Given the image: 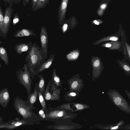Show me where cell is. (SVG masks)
<instances>
[{
  "mask_svg": "<svg viewBox=\"0 0 130 130\" xmlns=\"http://www.w3.org/2000/svg\"><path fill=\"white\" fill-rule=\"evenodd\" d=\"M47 56L48 54L43 52L35 42L32 44L27 51L25 60L32 78L35 77L34 71L46 60Z\"/></svg>",
  "mask_w": 130,
  "mask_h": 130,
  "instance_id": "cell-1",
  "label": "cell"
},
{
  "mask_svg": "<svg viewBox=\"0 0 130 130\" xmlns=\"http://www.w3.org/2000/svg\"><path fill=\"white\" fill-rule=\"evenodd\" d=\"M14 100L13 106L17 112L23 119L29 121V119L32 116V110L35 109V107L31 106L27 100L24 101L18 96Z\"/></svg>",
  "mask_w": 130,
  "mask_h": 130,
  "instance_id": "cell-2",
  "label": "cell"
},
{
  "mask_svg": "<svg viewBox=\"0 0 130 130\" xmlns=\"http://www.w3.org/2000/svg\"><path fill=\"white\" fill-rule=\"evenodd\" d=\"M107 94L113 104L120 110L127 113H130V107L124 98L115 89H110Z\"/></svg>",
  "mask_w": 130,
  "mask_h": 130,
  "instance_id": "cell-3",
  "label": "cell"
},
{
  "mask_svg": "<svg viewBox=\"0 0 130 130\" xmlns=\"http://www.w3.org/2000/svg\"><path fill=\"white\" fill-rule=\"evenodd\" d=\"M22 68L23 70L21 68L17 70L16 76L19 82L26 88L28 96L31 92V83L33 78L29 73L26 64L25 63Z\"/></svg>",
  "mask_w": 130,
  "mask_h": 130,
  "instance_id": "cell-4",
  "label": "cell"
},
{
  "mask_svg": "<svg viewBox=\"0 0 130 130\" xmlns=\"http://www.w3.org/2000/svg\"><path fill=\"white\" fill-rule=\"evenodd\" d=\"M60 89L57 88L54 83L50 80L45 90L44 97L47 101H58L60 98Z\"/></svg>",
  "mask_w": 130,
  "mask_h": 130,
  "instance_id": "cell-5",
  "label": "cell"
},
{
  "mask_svg": "<svg viewBox=\"0 0 130 130\" xmlns=\"http://www.w3.org/2000/svg\"><path fill=\"white\" fill-rule=\"evenodd\" d=\"M67 110L64 109L52 110L47 114H46V119H65L73 118L75 115H67Z\"/></svg>",
  "mask_w": 130,
  "mask_h": 130,
  "instance_id": "cell-6",
  "label": "cell"
},
{
  "mask_svg": "<svg viewBox=\"0 0 130 130\" xmlns=\"http://www.w3.org/2000/svg\"><path fill=\"white\" fill-rule=\"evenodd\" d=\"M69 90L68 91L78 93L81 91L84 85L82 80L75 76H73L67 81Z\"/></svg>",
  "mask_w": 130,
  "mask_h": 130,
  "instance_id": "cell-7",
  "label": "cell"
},
{
  "mask_svg": "<svg viewBox=\"0 0 130 130\" xmlns=\"http://www.w3.org/2000/svg\"><path fill=\"white\" fill-rule=\"evenodd\" d=\"M29 121L16 117L15 119L5 123L3 122L0 125V128L12 129L23 125L28 124Z\"/></svg>",
  "mask_w": 130,
  "mask_h": 130,
  "instance_id": "cell-8",
  "label": "cell"
},
{
  "mask_svg": "<svg viewBox=\"0 0 130 130\" xmlns=\"http://www.w3.org/2000/svg\"><path fill=\"white\" fill-rule=\"evenodd\" d=\"M11 8H7L5 11L2 29V36L5 38L7 34L11 23Z\"/></svg>",
  "mask_w": 130,
  "mask_h": 130,
  "instance_id": "cell-9",
  "label": "cell"
},
{
  "mask_svg": "<svg viewBox=\"0 0 130 130\" xmlns=\"http://www.w3.org/2000/svg\"><path fill=\"white\" fill-rule=\"evenodd\" d=\"M69 0H62L58 11V24L61 25L65 20Z\"/></svg>",
  "mask_w": 130,
  "mask_h": 130,
  "instance_id": "cell-10",
  "label": "cell"
},
{
  "mask_svg": "<svg viewBox=\"0 0 130 130\" xmlns=\"http://www.w3.org/2000/svg\"><path fill=\"white\" fill-rule=\"evenodd\" d=\"M40 37L41 50L43 52L48 54V35L46 29L44 26L41 28Z\"/></svg>",
  "mask_w": 130,
  "mask_h": 130,
  "instance_id": "cell-11",
  "label": "cell"
},
{
  "mask_svg": "<svg viewBox=\"0 0 130 130\" xmlns=\"http://www.w3.org/2000/svg\"><path fill=\"white\" fill-rule=\"evenodd\" d=\"M55 58V55L52 53H51L48 59L46 60L34 71V76L37 75L39 73L48 68L52 64Z\"/></svg>",
  "mask_w": 130,
  "mask_h": 130,
  "instance_id": "cell-12",
  "label": "cell"
},
{
  "mask_svg": "<svg viewBox=\"0 0 130 130\" xmlns=\"http://www.w3.org/2000/svg\"><path fill=\"white\" fill-rule=\"evenodd\" d=\"M10 96L8 89L5 88L0 91V105L6 108L10 100Z\"/></svg>",
  "mask_w": 130,
  "mask_h": 130,
  "instance_id": "cell-13",
  "label": "cell"
},
{
  "mask_svg": "<svg viewBox=\"0 0 130 130\" xmlns=\"http://www.w3.org/2000/svg\"><path fill=\"white\" fill-rule=\"evenodd\" d=\"M32 44L31 41L28 43H20L16 44L14 48L17 53L21 55L24 52L28 51Z\"/></svg>",
  "mask_w": 130,
  "mask_h": 130,
  "instance_id": "cell-14",
  "label": "cell"
},
{
  "mask_svg": "<svg viewBox=\"0 0 130 130\" xmlns=\"http://www.w3.org/2000/svg\"><path fill=\"white\" fill-rule=\"evenodd\" d=\"M36 34L30 29H23L17 31L14 35V37H19L29 36H36Z\"/></svg>",
  "mask_w": 130,
  "mask_h": 130,
  "instance_id": "cell-15",
  "label": "cell"
},
{
  "mask_svg": "<svg viewBox=\"0 0 130 130\" xmlns=\"http://www.w3.org/2000/svg\"><path fill=\"white\" fill-rule=\"evenodd\" d=\"M38 96V92L37 86L35 84V87L34 89V92L31 93L28 96H27L28 100H27L28 104L31 106L35 107L34 104L36 102Z\"/></svg>",
  "mask_w": 130,
  "mask_h": 130,
  "instance_id": "cell-16",
  "label": "cell"
},
{
  "mask_svg": "<svg viewBox=\"0 0 130 130\" xmlns=\"http://www.w3.org/2000/svg\"><path fill=\"white\" fill-rule=\"evenodd\" d=\"M51 80L54 83L56 88L61 87L62 85V82L59 77L57 74L56 70L55 68H54L53 70Z\"/></svg>",
  "mask_w": 130,
  "mask_h": 130,
  "instance_id": "cell-17",
  "label": "cell"
},
{
  "mask_svg": "<svg viewBox=\"0 0 130 130\" xmlns=\"http://www.w3.org/2000/svg\"><path fill=\"white\" fill-rule=\"evenodd\" d=\"M35 84L37 86L38 92V96L39 102L45 113V114H47L49 113V112L47 108L46 103L43 96L40 91L38 84L36 83Z\"/></svg>",
  "mask_w": 130,
  "mask_h": 130,
  "instance_id": "cell-18",
  "label": "cell"
},
{
  "mask_svg": "<svg viewBox=\"0 0 130 130\" xmlns=\"http://www.w3.org/2000/svg\"><path fill=\"white\" fill-rule=\"evenodd\" d=\"M50 0H37L33 9L34 11L45 7L48 5Z\"/></svg>",
  "mask_w": 130,
  "mask_h": 130,
  "instance_id": "cell-19",
  "label": "cell"
},
{
  "mask_svg": "<svg viewBox=\"0 0 130 130\" xmlns=\"http://www.w3.org/2000/svg\"><path fill=\"white\" fill-rule=\"evenodd\" d=\"M37 76L39 78L38 86L40 91L43 96L44 95L45 91V82L43 76L41 74H38Z\"/></svg>",
  "mask_w": 130,
  "mask_h": 130,
  "instance_id": "cell-20",
  "label": "cell"
},
{
  "mask_svg": "<svg viewBox=\"0 0 130 130\" xmlns=\"http://www.w3.org/2000/svg\"><path fill=\"white\" fill-rule=\"evenodd\" d=\"M0 57L4 61L6 65L9 64L8 56L6 49L3 47L0 46Z\"/></svg>",
  "mask_w": 130,
  "mask_h": 130,
  "instance_id": "cell-21",
  "label": "cell"
},
{
  "mask_svg": "<svg viewBox=\"0 0 130 130\" xmlns=\"http://www.w3.org/2000/svg\"><path fill=\"white\" fill-rule=\"evenodd\" d=\"M79 95V93L68 91L65 93L63 96L64 100L68 101H70L77 98Z\"/></svg>",
  "mask_w": 130,
  "mask_h": 130,
  "instance_id": "cell-22",
  "label": "cell"
},
{
  "mask_svg": "<svg viewBox=\"0 0 130 130\" xmlns=\"http://www.w3.org/2000/svg\"><path fill=\"white\" fill-rule=\"evenodd\" d=\"M78 52L73 51L70 52L66 56V58L69 61H71L76 59L79 55Z\"/></svg>",
  "mask_w": 130,
  "mask_h": 130,
  "instance_id": "cell-23",
  "label": "cell"
},
{
  "mask_svg": "<svg viewBox=\"0 0 130 130\" xmlns=\"http://www.w3.org/2000/svg\"><path fill=\"white\" fill-rule=\"evenodd\" d=\"M73 106L75 107L76 109L74 110L73 112L81 111L88 108L89 106L88 105L82 103H73Z\"/></svg>",
  "mask_w": 130,
  "mask_h": 130,
  "instance_id": "cell-24",
  "label": "cell"
},
{
  "mask_svg": "<svg viewBox=\"0 0 130 130\" xmlns=\"http://www.w3.org/2000/svg\"><path fill=\"white\" fill-rule=\"evenodd\" d=\"M73 103H64L59 106L55 107L54 108H52V110L63 109L71 112H73L74 109L70 107V105L73 104Z\"/></svg>",
  "mask_w": 130,
  "mask_h": 130,
  "instance_id": "cell-25",
  "label": "cell"
},
{
  "mask_svg": "<svg viewBox=\"0 0 130 130\" xmlns=\"http://www.w3.org/2000/svg\"><path fill=\"white\" fill-rule=\"evenodd\" d=\"M53 128L56 129L69 130L76 129L75 126L68 125H60L55 126Z\"/></svg>",
  "mask_w": 130,
  "mask_h": 130,
  "instance_id": "cell-26",
  "label": "cell"
},
{
  "mask_svg": "<svg viewBox=\"0 0 130 130\" xmlns=\"http://www.w3.org/2000/svg\"><path fill=\"white\" fill-rule=\"evenodd\" d=\"M4 17L0 7V36H2V29L3 25Z\"/></svg>",
  "mask_w": 130,
  "mask_h": 130,
  "instance_id": "cell-27",
  "label": "cell"
},
{
  "mask_svg": "<svg viewBox=\"0 0 130 130\" xmlns=\"http://www.w3.org/2000/svg\"><path fill=\"white\" fill-rule=\"evenodd\" d=\"M39 114L40 117L42 119H46V115L42 108L39 111Z\"/></svg>",
  "mask_w": 130,
  "mask_h": 130,
  "instance_id": "cell-28",
  "label": "cell"
},
{
  "mask_svg": "<svg viewBox=\"0 0 130 130\" xmlns=\"http://www.w3.org/2000/svg\"><path fill=\"white\" fill-rule=\"evenodd\" d=\"M100 64V61L99 60H96L94 62L93 65L94 66L96 67H98L99 66Z\"/></svg>",
  "mask_w": 130,
  "mask_h": 130,
  "instance_id": "cell-29",
  "label": "cell"
},
{
  "mask_svg": "<svg viewBox=\"0 0 130 130\" xmlns=\"http://www.w3.org/2000/svg\"><path fill=\"white\" fill-rule=\"evenodd\" d=\"M37 0H32L30 4V6H31V9L33 10L35 5V4Z\"/></svg>",
  "mask_w": 130,
  "mask_h": 130,
  "instance_id": "cell-30",
  "label": "cell"
},
{
  "mask_svg": "<svg viewBox=\"0 0 130 130\" xmlns=\"http://www.w3.org/2000/svg\"><path fill=\"white\" fill-rule=\"evenodd\" d=\"M30 0H23L22 3L25 7L27 4H29Z\"/></svg>",
  "mask_w": 130,
  "mask_h": 130,
  "instance_id": "cell-31",
  "label": "cell"
},
{
  "mask_svg": "<svg viewBox=\"0 0 130 130\" xmlns=\"http://www.w3.org/2000/svg\"><path fill=\"white\" fill-rule=\"evenodd\" d=\"M123 68L126 71H129L130 70V68L129 66L127 65H125L124 66Z\"/></svg>",
  "mask_w": 130,
  "mask_h": 130,
  "instance_id": "cell-32",
  "label": "cell"
},
{
  "mask_svg": "<svg viewBox=\"0 0 130 130\" xmlns=\"http://www.w3.org/2000/svg\"><path fill=\"white\" fill-rule=\"evenodd\" d=\"M14 18L13 20V24L14 25H15L19 21V19L18 18Z\"/></svg>",
  "mask_w": 130,
  "mask_h": 130,
  "instance_id": "cell-33",
  "label": "cell"
},
{
  "mask_svg": "<svg viewBox=\"0 0 130 130\" xmlns=\"http://www.w3.org/2000/svg\"><path fill=\"white\" fill-rule=\"evenodd\" d=\"M110 39L111 40L116 41L118 40V38L115 37H112L110 38Z\"/></svg>",
  "mask_w": 130,
  "mask_h": 130,
  "instance_id": "cell-34",
  "label": "cell"
},
{
  "mask_svg": "<svg viewBox=\"0 0 130 130\" xmlns=\"http://www.w3.org/2000/svg\"><path fill=\"white\" fill-rule=\"evenodd\" d=\"M99 21V20H95L93 21V22L96 25H99L100 24Z\"/></svg>",
  "mask_w": 130,
  "mask_h": 130,
  "instance_id": "cell-35",
  "label": "cell"
},
{
  "mask_svg": "<svg viewBox=\"0 0 130 130\" xmlns=\"http://www.w3.org/2000/svg\"><path fill=\"white\" fill-rule=\"evenodd\" d=\"M126 94L128 97L129 99H130V92L128 91L127 90H124Z\"/></svg>",
  "mask_w": 130,
  "mask_h": 130,
  "instance_id": "cell-36",
  "label": "cell"
},
{
  "mask_svg": "<svg viewBox=\"0 0 130 130\" xmlns=\"http://www.w3.org/2000/svg\"><path fill=\"white\" fill-rule=\"evenodd\" d=\"M106 6V4H104L102 5L101 6V8L102 9H104L105 8Z\"/></svg>",
  "mask_w": 130,
  "mask_h": 130,
  "instance_id": "cell-37",
  "label": "cell"
},
{
  "mask_svg": "<svg viewBox=\"0 0 130 130\" xmlns=\"http://www.w3.org/2000/svg\"><path fill=\"white\" fill-rule=\"evenodd\" d=\"M111 45L110 43H107L106 44L105 46L107 47H110L111 46Z\"/></svg>",
  "mask_w": 130,
  "mask_h": 130,
  "instance_id": "cell-38",
  "label": "cell"
},
{
  "mask_svg": "<svg viewBox=\"0 0 130 130\" xmlns=\"http://www.w3.org/2000/svg\"><path fill=\"white\" fill-rule=\"evenodd\" d=\"M3 119V118L0 116V125L2 123Z\"/></svg>",
  "mask_w": 130,
  "mask_h": 130,
  "instance_id": "cell-39",
  "label": "cell"
},
{
  "mask_svg": "<svg viewBox=\"0 0 130 130\" xmlns=\"http://www.w3.org/2000/svg\"><path fill=\"white\" fill-rule=\"evenodd\" d=\"M1 64L0 62V69L1 68Z\"/></svg>",
  "mask_w": 130,
  "mask_h": 130,
  "instance_id": "cell-40",
  "label": "cell"
},
{
  "mask_svg": "<svg viewBox=\"0 0 130 130\" xmlns=\"http://www.w3.org/2000/svg\"></svg>",
  "mask_w": 130,
  "mask_h": 130,
  "instance_id": "cell-41",
  "label": "cell"
},
{
  "mask_svg": "<svg viewBox=\"0 0 130 130\" xmlns=\"http://www.w3.org/2000/svg\"><path fill=\"white\" fill-rule=\"evenodd\" d=\"M20 1H21V0H20Z\"/></svg>",
  "mask_w": 130,
  "mask_h": 130,
  "instance_id": "cell-42",
  "label": "cell"
},
{
  "mask_svg": "<svg viewBox=\"0 0 130 130\" xmlns=\"http://www.w3.org/2000/svg\"></svg>",
  "mask_w": 130,
  "mask_h": 130,
  "instance_id": "cell-43",
  "label": "cell"
}]
</instances>
